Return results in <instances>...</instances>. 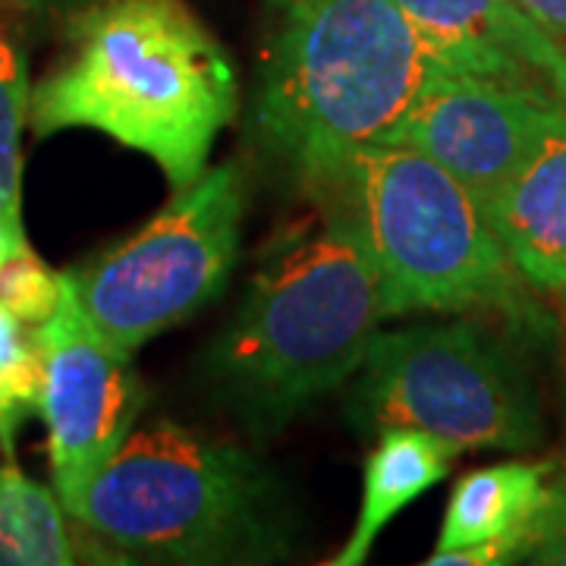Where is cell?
I'll use <instances>...</instances> for the list:
<instances>
[{
    "mask_svg": "<svg viewBox=\"0 0 566 566\" xmlns=\"http://www.w3.org/2000/svg\"><path fill=\"white\" fill-rule=\"evenodd\" d=\"M564 303H566V300H564Z\"/></svg>",
    "mask_w": 566,
    "mask_h": 566,
    "instance_id": "603a6c76",
    "label": "cell"
},
{
    "mask_svg": "<svg viewBox=\"0 0 566 566\" xmlns=\"http://www.w3.org/2000/svg\"><path fill=\"white\" fill-rule=\"evenodd\" d=\"M237 104L233 63L186 0H98L73 20L63 61L32 92L29 120L39 136L107 133L186 189Z\"/></svg>",
    "mask_w": 566,
    "mask_h": 566,
    "instance_id": "7a4b0ae2",
    "label": "cell"
},
{
    "mask_svg": "<svg viewBox=\"0 0 566 566\" xmlns=\"http://www.w3.org/2000/svg\"><path fill=\"white\" fill-rule=\"evenodd\" d=\"M557 460L497 463L463 475L428 566H501L526 560Z\"/></svg>",
    "mask_w": 566,
    "mask_h": 566,
    "instance_id": "8fae6325",
    "label": "cell"
},
{
    "mask_svg": "<svg viewBox=\"0 0 566 566\" xmlns=\"http://www.w3.org/2000/svg\"><path fill=\"white\" fill-rule=\"evenodd\" d=\"M25 3H29V7H35V3H39V0H25Z\"/></svg>",
    "mask_w": 566,
    "mask_h": 566,
    "instance_id": "7402d4cb",
    "label": "cell"
},
{
    "mask_svg": "<svg viewBox=\"0 0 566 566\" xmlns=\"http://www.w3.org/2000/svg\"><path fill=\"white\" fill-rule=\"evenodd\" d=\"M447 70L566 104V41L516 0H397Z\"/></svg>",
    "mask_w": 566,
    "mask_h": 566,
    "instance_id": "30bf717a",
    "label": "cell"
},
{
    "mask_svg": "<svg viewBox=\"0 0 566 566\" xmlns=\"http://www.w3.org/2000/svg\"><path fill=\"white\" fill-rule=\"evenodd\" d=\"M349 419L359 431L416 428L457 457L532 450L545 434L523 359L475 322L378 331L356 371Z\"/></svg>",
    "mask_w": 566,
    "mask_h": 566,
    "instance_id": "8992f818",
    "label": "cell"
},
{
    "mask_svg": "<svg viewBox=\"0 0 566 566\" xmlns=\"http://www.w3.org/2000/svg\"><path fill=\"white\" fill-rule=\"evenodd\" d=\"M35 331L44 359L41 416L48 424L51 479L73 516L85 488L133 434L145 387L129 353L85 315L66 274L61 305Z\"/></svg>",
    "mask_w": 566,
    "mask_h": 566,
    "instance_id": "ba28073f",
    "label": "cell"
},
{
    "mask_svg": "<svg viewBox=\"0 0 566 566\" xmlns=\"http://www.w3.org/2000/svg\"><path fill=\"white\" fill-rule=\"evenodd\" d=\"M41 385L44 359L39 331H29L0 303V450L7 460H13L20 424L41 412Z\"/></svg>",
    "mask_w": 566,
    "mask_h": 566,
    "instance_id": "9a60e30c",
    "label": "cell"
},
{
    "mask_svg": "<svg viewBox=\"0 0 566 566\" xmlns=\"http://www.w3.org/2000/svg\"><path fill=\"white\" fill-rule=\"evenodd\" d=\"M453 460H457V453L424 431H416V428L378 431V444L365 460L359 520H356V528H353L344 551L331 564H365L381 528L416 497H422L428 488L438 485Z\"/></svg>",
    "mask_w": 566,
    "mask_h": 566,
    "instance_id": "4fadbf2b",
    "label": "cell"
},
{
    "mask_svg": "<svg viewBox=\"0 0 566 566\" xmlns=\"http://www.w3.org/2000/svg\"><path fill=\"white\" fill-rule=\"evenodd\" d=\"M63 274L51 271L32 249L13 255L0 268V303L20 322L39 327L61 305Z\"/></svg>",
    "mask_w": 566,
    "mask_h": 566,
    "instance_id": "e0dca14e",
    "label": "cell"
},
{
    "mask_svg": "<svg viewBox=\"0 0 566 566\" xmlns=\"http://www.w3.org/2000/svg\"><path fill=\"white\" fill-rule=\"evenodd\" d=\"M57 491L32 482L13 463L0 465V566L76 564V542Z\"/></svg>",
    "mask_w": 566,
    "mask_h": 566,
    "instance_id": "5bb4252c",
    "label": "cell"
},
{
    "mask_svg": "<svg viewBox=\"0 0 566 566\" xmlns=\"http://www.w3.org/2000/svg\"><path fill=\"white\" fill-rule=\"evenodd\" d=\"M438 66L397 0H286L262 76L255 126L300 182L385 142Z\"/></svg>",
    "mask_w": 566,
    "mask_h": 566,
    "instance_id": "277c9868",
    "label": "cell"
},
{
    "mask_svg": "<svg viewBox=\"0 0 566 566\" xmlns=\"http://www.w3.org/2000/svg\"><path fill=\"white\" fill-rule=\"evenodd\" d=\"M25 7H29L25 0H0V13L3 10H25Z\"/></svg>",
    "mask_w": 566,
    "mask_h": 566,
    "instance_id": "44dd1931",
    "label": "cell"
},
{
    "mask_svg": "<svg viewBox=\"0 0 566 566\" xmlns=\"http://www.w3.org/2000/svg\"><path fill=\"white\" fill-rule=\"evenodd\" d=\"M73 520L107 545L167 564L255 560L283 547L281 501L262 463L180 422L133 431Z\"/></svg>",
    "mask_w": 566,
    "mask_h": 566,
    "instance_id": "5b68a950",
    "label": "cell"
},
{
    "mask_svg": "<svg viewBox=\"0 0 566 566\" xmlns=\"http://www.w3.org/2000/svg\"><path fill=\"white\" fill-rule=\"evenodd\" d=\"M560 102L434 66L387 145H406L450 170L485 205L538 142Z\"/></svg>",
    "mask_w": 566,
    "mask_h": 566,
    "instance_id": "9c48e42d",
    "label": "cell"
},
{
    "mask_svg": "<svg viewBox=\"0 0 566 566\" xmlns=\"http://www.w3.org/2000/svg\"><path fill=\"white\" fill-rule=\"evenodd\" d=\"M29 73L22 51L0 32V208L22 214L20 136L29 114Z\"/></svg>",
    "mask_w": 566,
    "mask_h": 566,
    "instance_id": "2e32d148",
    "label": "cell"
},
{
    "mask_svg": "<svg viewBox=\"0 0 566 566\" xmlns=\"http://www.w3.org/2000/svg\"><path fill=\"white\" fill-rule=\"evenodd\" d=\"M528 17L542 22L547 32L566 41V0H516Z\"/></svg>",
    "mask_w": 566,
    "mask_h": 566,
    "instance_id": "d6986e66",
    "label": "cell"
},
{
    "mask_svg": "<svg viewBox=\"0 0 566 566\" xmlns=\"http://www.w3.org/2000/svg\"><path fill=\"white\" fill-rule=\"evenodd\" d=\"M359 230L381 274L385 308L494 312L542 331L532 283L506 255L479 199L428 155L371 142L303 182Z\"/></svg>",
    "mask_w": 566,
    "mask_h": 566,
    "instance_id": "3957f363",
    "label": "cell"
},
{
    "mask_svg": "<svg viewBox=\"0 0 566 566\" xmlns=\"http://www.w3.org/2000/svg\"><path fill=\"white\" fill-rule=\"evenodd\" d=\"M528 564H551L566 566V469L557 465L547 501L538 513L535 526V542L528 547Z\"/></svg>",
    "mask_w": 566,
    "mask_h": 566,
    "instance_id": "ac0fdd59",
    "label": "cell"
},
{
    "mask_svg": "<svg viewBox=\"0 0 566 566\" xmlns=\"http://www.w3.org/2000/svg\"><path fill=\"white\" fill-rule=\"evenodd\" d=\"M482 211L532 290L566 300V104Z\"/></svg>",
    "mask_w": 566,
    "mask_h": 566,
    "instance_id": "7c38bea8",
    "label": "cell"
},
{
    "mask_svg": "<svg viewBox=\"0 0 566 566\" xmlns=\"http://www.w3.org/2000/svg\"><path fill=\"white\" fill-rule=\"evenodd\" d=\"M25 249L29 243H25V230H22V214H10L0 208V268Z\"/></svg>",
    "mask_w": 566,
    "mask_h": 566,
    "instance_id": "ffe728a7",
    "label": "cell"
},
{
    "mask_svg": "<svg viewBox=\"0 0 566 566\" xmlns=\"http://www.w3.org/2000/svg\"><path fill=\"white\" fill-rule=\"evenodd\" d=\"M245 192L237 164H218L104 255L66 271L104 337L133 353L211 303L240 255Z\"/></svg>",
    "mask_w": 566,
    "mask_h": 566,
    "instance_id": "52a82bcc",
    "label": "cell"
},
{
    "mask_svg": "<svg viewBox=\"0 0 566 566\" xmlns=\"http://www.w3.org/2000/svg\"><path fill=\"white\" fill-rule=\"evenodd\" d=\"M385 318L368 245L324 205L264 252L243 305L205 353V385L249 431L277 434L359 371Z\"/></svg>",
    "mask_w": 566,
    "mask_h": 566,
    "instance_id": "6da1fadb",
    "label": "cell"
}]
</instances>
